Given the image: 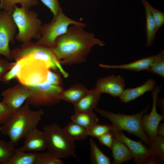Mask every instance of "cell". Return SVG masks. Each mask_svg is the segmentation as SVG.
<instances>
[{
  "instance_id": "cell-32",
  "label": "cell",
  "mask_w": 164,
  "mask_h": 164,
  "mask_svg": "<svg viewBox=\"0 0 164 164\" xmlns=\"http://www.w3.org/2000/svg\"><path fill=\"white\" fill-rule=\"evenodd\" d=\"M22 64V59L15 61L11 68L4 76L1 81L6 84L13 79L16 78Z\"/></svg>"
},
{
  "instance_id": "cell-2",
  "label": "cell",
  "mask_w": 164,
  "mask_h": 164,
  "mask_svg": "<svg viewBox=\"0 0 164 164\" xmlns=\"http://www.w3.org/2000/svg\"><path fill=\"white\" fill-rule=\"evenodd\" d=\"M26 101L9 120L0 125L1 133L8 136L14 146L31 130L36 128L44 112L42 109L32 110Z\"/></svg>"
},
{
  "instance_id": "cell-40",
  "label": "cell",
  "mask_w": 164,
  "mask_h": 164,
  "mask_svg": "<svg viewBox=\"0 0 164 164\" xmlns=\"http://www.w3.org/2000/svg\"><path fill=\"white\" fill-rule=\"evenodd\" d=\"M1 10V9H0V11Z\"/></svg>"
},
{
  "instance_id": "cell-19",
  "label": "cell",
  "mask_w": 164,
  "mask_h": 164,
  "mask_svg": "<svg viewBox=\"0 0 164 164\" xmlns=\"http://www.w3.org/2000/svg\"><path fill=\"white\" fill-rule=\"evenodd\" d=\"M111 149L113 164H121L131 160L133 156L130 150L123 142L114 137Z\"/></svg>"
},
{
  "instance_id": "cell-27",
  "label": "cell",
  "mask_w": 164,
  "mask_h": 164,
  "mask_svg": "<svg viewBox=\"0 0 164 164\" xmlns=\"http://www.w3.org/2000/svg\"><path fill=\"white\" fill-rule=\"evenodd\" d=\"M20 4L21 6L28 9L39 4L37 0H0V8L1 10L13 11L17 4Z\"/></svg>"
},
{
  "instance_id": "cell-35",
  "label": "cell",
  "mask_w": 164,
  "mask_h": 164,
  "mask_svg": "<svg viewBox=\"0 0 164 164\" xmlns=\"http://www.w3.org/2000/svg\"><path fill=\"white\" fill-rule=\"evenodd\" d=\"M50 69L48 70L46 77V81L51 84L58 86H61L62 81L59 75L53 72Z\"/></svg>"
},
{
  "instance_id": "cell-20",
  "label": "cell",
  "mask_w": 164,
  "mask_h": 164,
  "mask_svg": "<svg viewBox=\"0 0 164 164\" xmlns=\"http://www.w3.org/2000/svg\"><path fill=\"white\" fill-rule=\"evenodd\" d=\"M89 91L84 85L76 84L67 90L63 89L60 94V99L71 103L73 105L81 99Z\"/></svg>"
},
{
  "instance_id": "cell-24",
  "label": "cell",
  "mask_w": 164,
  "mask_h": 164,
  "mask_svg": "<svg viewBox=\"0 0 164 164\" xmlns=\"http://www.w3.org/2000/svg\"><path fill=\"white\" fill-rule=\"evenodd\" d=\"M39 153H26L17 148L15 154L7 164H35Z\"/></svg>"
},
{
  "instance_id": "cell-39",
  "label": "cell",
  "mask_w": 164,
  "mask_h": 164,
  "mask_svg": "<svg viewBox=\"0 0 164 164\" xmlns=\"http://www.w3.org/2000/svg\"><path fill=\"white\" fill-rule=\"evenodd\" d=\"M156 134L159 135L164 136V123L159 124L157 129Z\"/></svg>"
},
{
  "instance_id": "cell-21",
  "label": "cell",
  "mask_w": 164,
  "mask_h": 164,
  "mask_svg": "<svg viewBox=\"0 0 164 164\" xmlns=\"http://www.w3.org/2000/svg\"><path fill=\"white\" fill-rule=\"evenodd\" d=\"M72 121L89 129L97 123L98 119L93 112H75L71 116Z\"/></svg>"
},
{
  "instance_id": "cell-26",
  "label": "cell",
  "mask_w": 164,
  "mask_h": 164,
  "mask_svg": "<svg viewBox=\"0 0 164 164\" xmlns=\"http://www.w3.org/2000/svg\"><path fill=\"white\" fill-rule=\"evenodd\" d=\"M17 149L10 141H3L0 138V163L7 164Z\"/></svg>"
},
{
  "instance_id": "cell-25",
  "label": "cell",
  "mask_w": 164,
  "mask_h": 164,
  "mask_svg": "<svg viewBox=\"0 0 164 164\" xmlns=\"http://www.w3.org/2000/svg\"><path fill=\"white\" fill-rule=\"evenodd\" d=\"M90 160L94 164H110V159L99 148L94 140L90 139Z\"/></svg>"
},
{
  "instance_id": "cell-16",
  "label": "cell",
  "mask_w": 164,
  "mask_h": 164,
  "mask_svg": "<svg viewBox=\"0 0 164 164\" xmlns=\"http://www.w3.org/2000/svg\"><path fill=\"white\" fill-rule=\"evenodd\" d=\"M156 85V81L152 79H149L141 85L133 88L124 89L119 97L121 102L127 103L135 100L145 93L152 91Z\"/></svg>"
},
{
  "instance_id": "cell-18",
  "label": "cell",
  "mask_w": 164,
  "mask_h": 164,
  "mask_svg": "<svg viewBox=\"0 0 164 164\" xmlns=\"http://www.w3.org/2000/svg\"><path fill=\"white\" fill-rule=\"evenodd\" d=\"M153 57L154 55L150 56L123 64L108 65L100 64L99 66L106 69H121L136 71H149Z\"/></svg>"
},
{
  "instance_id": "cell-28",
  "label": "cell",
  "mask_w": 164,
  "mask_h": 164,
  "mask_svg": "<svg viewBox=\"0 0 164 164\" xmlns=\"http://www.w3.org/2000/svg\"><path fill=\"white\" fill-rule=\"evenodd\" d=\"M149 71L164 77V51L161 50L154 55Z\"/></svg>"
},
{
  "instance_id": "cell-17",
  "label": "cell",
  "mask_w": 164,
  "mask_h": 164,
  "mask_svg": "<svg viewBox=\"0 0 164 164\" xmlns=\"http://www.w3.org/2000/svg\"><path fill=\"white\" fill-rule=\"evenodd\" d=\"M101 95L94 88L89 90L86 95L73 104L75 112L93 111L98 104Z\"/></svg>"
},
{
  "instance_id": "cell-36",
  "label": "cell",
  "mask_w": 164,
  "mask_h": 164,
  "mask_svg": "<svg viewBox=\"0 0 164 164\" xmlns=\"http://www.w3.org/2000/svg\"><path fill=\"white\" fill-rule=\"evenodd\" d=\"M12 114L7 107L1 102H0V125L6 123Z\"/></svg>"
},
{
  "instance_id": "cell-5",
  "label": "cell",
  "mask_w": 164,
  "mask_h": 164,
  "mask_svg": "<svg viewBox=\"0 0 164 164\" xmlns=\"http://www.w3.org/2000/svg\"><path fill=\"white\" fill-rule=\"evenodd\" d=\"M46 140V149L58 158L78 159L75 152L74 141L66 134L63 128L56 123L46 125L43 128Z\"/></svg>"
},
{
  "instance_id": "cell-38",
  "label": "cell",
  "mask_w": 164,
  "mask_h": 164,
  "mask_svg": "<svg viewBox=\"0 0 164 164\" xmlns=\"http://www.w3.org/2000/svg\"><path fill=\"white\" fill-rule=\"evenodd\" d=\"M14 62H9L7 59L0 57V82L5 74L12 67Z\"/></svg>"
},
{
  "instance_id": "cell-34",
  "label": "cell",
  "mask_w": 164,
  "mask_h": 164,
  "mask_svg": "<svg viewBox=\"0 0 164 164\" xmlns=\"http://www.w3.org/2000/svg\"><path fill=\"white\" fill-rule=\"evenodd\" d=\"M53 13V16L56 15L62 9L58 0H40Z\"/></svg>"
},
{
  "instance_id": "cell-23",
  "label": "cell",
  "mask_w": 164,
  "mask_h": 164,
  "mask_svg": "<svg viewBox=\"0 0 164 164\" xmlns=\"http://www.w3.org/2000/svg\"><path fill=\"white\" fill-rule=\"evenodd\" d=\"M63 129L69 137L74 142L84 140L89 135L88 129L72 121Z\"/></svg>"
},
{
  "instance_id": "cell-7",
  "label": "cell",
  "mask_w": 164,
  "mask_h": 164,
  "mask_svg": "<svg viewBox=\"0 0 164 164\" xmlns=\"http://www.w3.org/2000/svg\"><path fill=\"white\" fill-rule=\"evenodd\" d=\"M72 25L84 27L86 26L83 22L73 20L67 17L61 9L56 15L53 16L50 22L42 26L41 36L36 43L53 49L56 46L57 38L65 33L70 26Z\"/></svg>"
},
{
  "instance_id": "cell-8",
  "label": "cell",
  "mask_w": 164,
  "mask_h": 164,
  "mask_svg": "<svg viewBox=\"0 0 164 164\" xmlns=\"http://www.w3.org/2000/svg\"><path fill=\"white\" fill-rule=\"evenodd\" d=\"M21 59L23 64L16 77L19 83L30 86L46 81L47 72L50 68L45 62L30 57Z\"/></svg>"
},
{
  "instance_id": "cell-1",
  "label": "cell",
  "mask_w": 164,
  "mask_h": 164,
  "mask_svg": "<svg viewBox=\"0 0 164 164\" xmlns=\"http://www.w3.org/2000/svg\"><path fill=\"white\" fill-rule=\"evenodd\" d=\"M83 26L74 25L56 39L53 52L61 64L72 65L85 62L95 46H104L105 43L94 34L85 31Z\"/></svg>"
},
{
  "instance_id": "cell-31",
  "label": "cell",
  "mask_w": 164,
  "mask_h": 164,
  "mask_svg": "<svg viewBox=\"0 0 164 164\" xmlns=\"http://www.w3.org/2000/svg\"><path fill=\"white\" fill-rule=\"evenodd\" d=\"M114 129L115 128L112 125H100L97 123L88 130L89 135L98 138Z\"/></svg>"
},
{
  "instance_id": "cell-37",
  "label": "cell",
  "mask_w": 164,
  "mask_h": 164,
  "mask_svg": "<svg viewBox=\"0 0 164 164\" xmlns=\"http://www.w3.org/2000/svg\"><path fill=\"white\" fill-rule=\"evenodd\" d=\"M114 136L112 132H109L97 138L101 144L111 149Z\"/></svg>"
},
{
  "instance_id": "cell-14",
  "label": "cell",
  "mask_w": 164,
  "mask_h": 164,
  "mask_svg": "<svg viewBox=\"0 0 164 164\" xmlns=\"http://www.w3.org/2000/svg\"><path fill=\"white\" fill-rule=\"evenodd\" d=\"M125 85L123 77L111 75L98 79L94 88L101 94L105 93L113 97H119L124 90Z\"/></svg>"
},
{
  "instance_id": "cell-12",
  "label": "cell",
  "mask_w": 164,
  "mask_h": 164,
  "mask_svg": "<svg viewBox=\"0 0 164 164\" xmlns=\"http://www.w3.org/2000/svg\"><path fill=\"white\" fill-rule=\"evenodd\" d=\"M31 94L30 89L27 86L19 83L2 92L1 102L13 114L23 105Z\"/></svg>"
},
{
  "instance_id": "cell-13",
  "label": "cell",
  "mask_w": 164,
  "mask_h": 164,
  "mask_svg": "<svg viewBox=\"0 0 164 164\" xmlns=\"http://www.w3.org/2000/svg\"><path fill=\"white\" fill-rule=\"evenodd\" d=\"M161 87L155 86L152 90V106L151 111L149 114L145 113L142 117L141 124L143 130L146 132L150 142L157 135L156 131L159 122L164 118L157 112L156 100L158 95L161 90Z\"/></svg>"
},
{
  "instance_id": "cell-3",
  "label": "cell",
  "mask_w": 164,
  "mask_h": 164,
  "mask_svg": "<svg viewBox=\"0 0 164 164\" xmlns=\"http://www.w3.org/2000/svg\"><path fill=\"white\" fill-rule=\"evenodd\" d=\"M12 15L18 29L16 40L23 43L31 42L32 38L37 40L40 39L42 22L36 12L15 5Z\"/></svg>"
},
{
  "instance_id": "cell-29",
  "label": "cell",
  "mask_w": 164,
  "mask_h": 164,
  "mask_svg": "<svg viewBox=\"0 0 164 164\" xmlns=\"http://www.w3.org/2000/svg\"><path fill=\"white\" fill-rule=\"evenodd\" d=\"M150 148L161 163L164 161V136L156 135L151 142Z\"/></svg>"
},
{
  "instance_id": "cell-33",
  "label": "cell",
  "mask_w": 164,
  "mask_h": 164,
  "mask_svg": "<svg viewBox=\"0 0 164 164\" xmlns=\"http://www.w3.org/2000/svg\"><path fill=\"white\" fill-rule=\"evenodd\" d=\"M146 3L152 15L157 31L164 23V13L154 8L147 1Z\"/></svg>"
},
{
  "instance_id": "cell-30",
  "label": "cell",
  "mask_w": 164,
  "mask_h": 164,
  "mask_svg": "<svg viewBox=\"0 0 164 164\" xmlns=\"http://www.w3.org/2000/svg\"><path fill=\"white\" fill-rule=\"evenodd\" d=\"M63 162L53 152L39 153L35 164H63Z\"/></svg>"
},
{
  "instance_id": "cell-9",
  "label": "cell",
  "mask_w": 164,
  "mask_h": 164,
  "mask_svg": "<svg viewBox=\"0 0 164 164\" xmlns=\"http://www.w3.org/2000/svg\"><path fill=\"white\" fill-rule=\"evenodd\" d=\"M27 86L31 94L26 101L34 107H50L56 104L61 100L59 96L63 89L61 86L53 85L47 81Z\"/></svg>"
},
{
  "instance_id": "cell-15",
  "label": "cell",
  "mask_w": 164,
  "mask_h": 164,
  "mask_svg": "<svg viewBox=\"0 0 164 164\" xmlns=\"http://www.w3.org/2000/svg\"><path fill=\"white\" fill-rule=\"evenodd\" d=\"M23 145L19 149L26 152H39L46 149V140L44 131L35 128L29 131L24 137Z\"/></svg>"
},
{
  "instance_id": "cell-4",
  "label": "cell",
  "mask_w": 164,
  "mask_h": 164,
  "mask_svg": "<svg viewBox=\"0 0 164 164\" xmlns=\"http://www.w3.org/2000/svg\"><path fill=\"white\" fill-rule=\"evenodd\" d=\"M149 107L147 106L140 112L132 115L116 114L96 107L94 109L97 113L111 121L114 130L121 132L124 130L133 134L150 147V140L146 133L143 130L141 124L142 117L147 111Z\"/></svg>"
},
{
  "instance_id": "cell-22",
  "label": "cell",
  "mask_w": 164,
  "mask_h": 164,
  "mask_svg": "<svg viewBox=\"0 0 164 164\" xmlns=\"http://www.w3.org/2000/svg\"><path fill=\"white\" fill-rule=\"evenodd\" d=\"M144 6L146 16V46H150L153 42L157 31L156 25L152 15L147 5V0H141Z\"/></svg>"
},
{
  "instance_id": "cell-6",
  "label": "cell",
  "mask_w": 164,
  "mask_h": 164,
  "mask_svg": "<svg viewBox=\"0 0 164 164\" xmlns=\"http://www.w3.org/2000/svg\"><path fill=\"white\" fill-rule=\"evenodd\" d=\"M11 56L15 61L26 57L43 61L50 68L55 70H58L65 77L68 76L53 53L52 49L36 43L30 42L23 43L20 48L11 50Z\"/></svg>"
},
{
  "instance_id": "cell-10",
  "label": "cell",
  "mask_w": 164,
  "mask_h": 164,
  "mask_svg": "<svg viewBox=\"0 0 164 164\" xmlns=\"http://www.w3.org/2000/svg\"><path fill=\"white\" fill-rule=\"evenodd\" d=\"M13 11L2 10L0 11V54L9 60H12L9 47L14 42L17 26L12 16Z\"/></svg>"
},
{
  "instance_id": "cell-11",
  "label": "cell",
  "mask_w": 164,
  "mask_h": 164,
  "mask_svg": "<svg viewBox=\"0 0 164 164\" xmlns=\"http://www.w3.org/2000/svg\"><path fill=\"white\" fill-rule=\"evenodd\" d=\"M111 132L114 138L123 142L129 148L136 164H149L151 159L155 155L150 148H148L141 141L131 139L121 131L114 130Z\"/></svg>"
}]
</instances>
